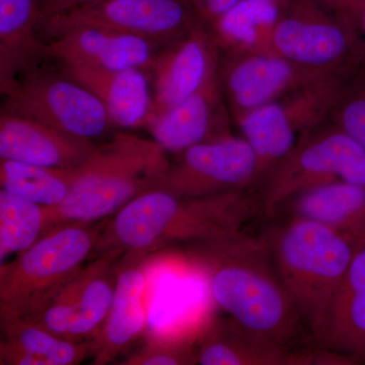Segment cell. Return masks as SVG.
<instances>
[{
  "label": "cell",
  "mask_w": 365,
  "mask_h": 365,
  "mask_svg": "<svg viewBox=\"0 0 365 365\" xmlns=\"http://www.w3.org/2000/svg\"><path fill=\"white\" fill-rule=\"evenodd\" d=\"M259 211L260 196L251 190L202 197L150 190L108 218L93 256L143 261L175 245L227 239L244 232Z\"/></svg>",
  "instance_id": "6da1fadb"
},
{
  "label": "cell",
  "mask_w": 365,
  "mask_h": 365,
  "mask_svg": "<svg viewBox=\"0 0 365 365\" xmlns=\"http://www.w3.org/2000/svg\"><path fill=\"white\" fill-rule=\"evenodd\" d=\"M189 260L207 278L216 304L250 335L289 348L304 328L263 235L190 245Z\"/></svg>",
  "instance_id": "7a4b0ae2"
},
{
  "label": "cell",
  "mask_w": 365,
  "mask_h": 365,
  "mask_svg": "<svg viewBox=\"0 0 365 365\" xmlns=\"http://www.w3.org/2000/svg\"><path fill=\"white\" fill-rule=\"evenodd\" d=\"M262 235L302 326L319 338L356 247L333 228L295 216Z\"/></svg>",
  "instance_id": "3957f363"
},
{
  "label": "cell",
  "mask_w": 365,
  "mask_h": 365,
  "mask_svg": "<svg viewBox=\"0 0 365 365\" xmlns=\"http://www.w3.org/2000/svg\"><path fill=\"white\" fill-rule=\"evenodd\" d=\"M168 153L153 138L117 132L78 168L66 200L48 206L49 232L67 223L107 220L155 189L169 169Z\"/></svg>",
  "instance_id": "277c9868"
},
{
  "label": "cell",
  "mask_w": 365,
  "mask_h": 365,
  "mask_svg": "<svg viewBox=\"0 0 365 365\" xmlns=\"http://www.w3.org/2000/svg\"><path fill=\"white\" fill-rule=\"evenodd\" d=\"M107 220L59 225L13 261L1 264L0 316H26L83 268L95 253Z\"/></svg>",
  "instance_id": "5b68a950"
},
{
  "label": "cell",
  "mask_w": 365,
  "mask_h": 365,
  "mask_svg": "<svg viewBox=\"0 0 365 365\" xmlns=\"http://www.w3.org/2000/svg\"><path fill=\"white\" fill-rule=\"evenodd\" d=\"M269 54L307 71L346 78L365 63V39L350 19L318 0H290L271 29Z\"/></svg>",
  "instance_id": "8992f818"
},
{
  "label": "cell",
  "mask_w": 365,
  "mask_h": 365,
  "mask_svg": "<svg viewBox=\"0 0 365 365\" xmlns=\"http://www.w3.org/2000/svg\"><path fill=\"white\" fill-rule=\"evenodd\" d=\"M334 182L365 186V150L328 119L300 137L262 182V212L273 217L294 197Z\"/></svg>",
  "instance_id": "52a82bcc"
},
{
  "label": "cell",
  "mask_w": 365,
  "mask_h": 365,
  "mask_svg": "<svg viewBox=\"0 0 365 365\" xmlns=\"http://www.w3.org/2000/svg\"><path fill=\"white\" fill-rule=\"evenodd\" d=\"M1 95L2 111L30 118L83 138L93 140L116 128L102 102L64 72L56 74L34 67Z\"/></svg>",
  "instance_id": "ba28073f"
},
{
  "label": "cell",
  "mask_w": 365,
  "mask_h": 365,
  "mask_svg": "<svg viewBox=\"0 0 365 365\" xmlns=\"http://www.w3.org/2000/svg\"><path fill=\"white\" fill-rule=\"evenodd\" d=\"M345 78L332 76L259 108L237 123L258 160L259 188L300 137L330 117Z\"/></svg>",
  "instance_id": "9c48e42d"
},
{
  "label": "cell",
  "mask_w": 365,
  "mask_h": 365,
  "mask_svg": "<svg viewBox=\"0 0 365 365\" xmlns=\"http://www.w3.org/2000/svg\"><path fill=\"white\" fill-rule=\"evenodd\" d=\"M120 260L113 254L91 259L20 318L60 337L90 342L98 335L111 307Z\"/></svg>",
  "instance_id": "30bf717a"
},
{
  "label": "cell",
  "mask_w": 365,
  "mask_h": 365,
  "mask_svg": "<svg viewBox=\"0 0 365 365\" xmlns=\"http://www.w3.org/2000/svg\"><path fill=\"white\" fill-rule=\"evenodd\" d=\"M188 0H103L50 16L40 28L49 39L78 26H95L165 46L198 21Z\"/></svg>",
  "instance_id": "8fae6325"
},
{
  "label": "cell",
  "mask_w": 365,
  "mask_h": 365,
  "mask_svg": "<svg viewBox=\"0 0 365 365\" xmlns=\"http://www.w3.org/2000/svg\"><path fill=\"white\" fill-rule=\"evenodd\" d=\"M177 155L155 189L202 197L259 187L258 160L244 137L232 134Z\"/></svg>",
  "instance_id": "7c38bea8"
},
{
  "label": "cell",
  "mask_w": 365,
  "mask_h": 365,
  "mask_svg": "<svg viewBox=\"0 0 365 365\" xmlns=\"http://www.w3.org/2000/svg\"><path fill=\"white\" fill-rule=\"evenodd\" d=\"M218 76L237 124L259 108L334 76L307 71L276 55L241 52L220 54Z\"/></svg>",
  "instance_id": "4fadbf2b"
},
{
  "label": "cell",
  "mask_w": 365,
  "mask_h": 365,
  "mask_svg": "<svg viewBox=\"0 0 365 365\" xmlns=\"http://www.w3.org/2000/svg\"><path fill=\"white\" fill-rule=\"evenodd\" d=\"M220 58L210 31L200 20L163 46L148 71L153 96L148 124L202 88L218 73Z\"/></svg>",
  "instance_id": "5bb4252c"
},
{
  "label": "cell",
  "mask_w": 365,
  "mask_h": 365,
  "mask_svg": "<svg viewBox=\"0 0 365 365\" xmlns=\"http://www.w3.org/2000/svg\"><path fill=\"white\" fill-rule=\"evenodd\" d=\"M163 46L95 26H78L46 43L47 57L62 66H83L103 71L143 69L150 71Z\"/></svg>",
  "instance_id": "9a60e30c"
},
{
  "label": "cell",
  "mask_w": 365,
  "mask_h": 365,
  "mask_svg": "<svg viewBox=\"0 0 365 365\" xmlns=\"http://www.w3.org/2000/svg\"><path fill=\"white\" fill-rule=\"evenodd\" d=\"M232 123L217 73L191 97L151 121L148 129L168 153L180 155L197 144L232 135Z\"/></svg>",
  "instance_id": "2e32d148"
},
{
  "label": "cell",
  "mask_w": 365,
  "mask_h": 365,
  "mask_svg": "<svg viewBox=\"0 0 365 365\" xmlns=\"http://www.w3.org/2000/svg\"><path fill=\"white\" fill-rule=\"evenodd\" d=\"M98 145L83 138L21 116L0 114V158L57 169H76Z\"/></svg>",
  "instance_id": "e0dca14e"
},
{
  "label": "cell",
  "mask_w": 365,
  "mask_h": 365,
  "mask_svg": "<svg viewBox=\"0 0 365 365\" xmlns=\"http://www.w3.org/2000/svg\"><path fill=\"white\" fill-rule=\"evenodd\" d=\"M143 264V260L119 262L111 307L98 335L90 341L93 364H113L130 349L145 328L146 275Z\"/></svg>",
  "instance_id": "ac0fdd59"
},
{
  "label": "cell",
  "mask_w": 365,
  "mask_h": 365,
  "mask_svg": "<svg viewBox=\"0 0 365 365\" xmlns=\"http://www.w3.org/2000/svg\"><path fill=\"white\" fill-rule=\"evenodd\" d=\"M62 67L66 76L86 86L102 102L116 128L148 127L153 103V86L148 71Z\"/></svg>",
  "instance_id": "d6986e66"
},
{
  "label": "cell",
  "mask_w": 365,
  "mask_h": 365,
  "mask_svg": "<svg viewBox=\"0 0 365 365\" xmlns=\"http://www.w3.org/2000/svg\"><path fill=\"white\" fill-rule=\"evenodd\" d=\"M287 216L333 228L354 246L365 242V186L334 182L294 197L281 207ZM277 213V215H278Z\"/></svg>",
  "instance_id": "ffe728a7"
},
{
  "label": "cell",
  "mask_w": 365,
  "mask_h": 365,
  "mask_svg": "<svg viewBox=\"0 0 365 365\" xmlns=\"http://www.w3.org/2000/svg\"><path fill=\"white\" fill-rule=\"evenodd\" d=\"M1 365H78L91 356L88 341L66 339L20 317L0 316Z\"/></svg>",
  "instance_id": "44dd1931"
},
{
  "label": "cell",
  "mask_w": 365,
  "mask_h": 365,
  "mask_svg": "<svg viewBox=\"0 0 365 365\" xmlns=\"http://www.w3.org/2000/svg\"><path fill=\"white\" fill-rule=\"evenodd\" d=\"M41 0H0V91L47 57L38 37Z\"/></svg>",
  "instance_id": "7402d4cb"
},
{
  "label": "cell",
  "mask_w": 365,
  "mask_h": 365,
  "mask_svg": "<svg viewBox=\"0 0 365 365\" xmlns=\"http://www.w3.org/2000/svg\"><path fill=\"white\" fill-rule=\"evenodd\" d=\"M201 365L309 364L307 352L267 344L250 335L234 319H215L197 344Z\"/></svg>",
  "instance_id": "603a6c76"
},
{
  "label": "cell",
  "mask_w": 365,
  "mask_h": 365,
  "mask_svg": "<svg viewBox=\"0 0 365 365\" xmlns=\"http://www.w3.org/2000/svg\"><path fill=\"white\" fill-rule=\"evenodd\" d=\"M328 350L359 357L365 346V242L355 248L341 282L323 333L318 338Z\"/></svg>",
  "instance_id": "cb8c5ba5"
},
{
  "label": "cell",
  "mask_w": 365,
  "mask_h": 365,
  "mask_svg": "<svg viewBox=\"0 0 365 365\" xmlns=\"http://www.w3.org/2000/svg\"><path fill=\"white\" fill-rule=\"evenodd\" d=\"M285 6L277 0H244L222 14L207 26L220 54H269V34Z\"/></svg>",
  "instance_id": "d4e9b609"
},
{
  "label": "cell",
  "mask_w": 365,
  "mask_h": 365,
  "mask_svg": "<svg viewBox=\"0 0 365 365\" xmlns=\"http://www.w3.org/2000/svg\"><path fill=\"white\" fill-rule=\"evenodd\" d=\"M76 169H57L0 158V186L44 206L66 200L78 178Z\"/></svg>",
  "instance_id": "484cf974"
},
{
  "label": "cell",
  "mask_w": 365,
  "mask_h": 365,
  "mask_svg": "<svg viewBox=\"0 0 365 365\" xmlns=\"http://www.w3.org/2000/svg\"><path fill=\"white\" fill-rule=\"evenodd\" d=\"M48 232V206L0 190V263L26 251Z\"/></svg>",
  "instance_id": "4316f807"
},
{
  "label": "cell",
  "mask_w": 365,
  "mask_h": 365,
  "mask_svg": "<svg viewBox=\"0 0 365 365\" xmlns=\"http://www.w3.org/2000/svg\"><path fill=\"white\" fill-rule=\"evenodd\" d=\"M329 120L365 150V63L343 81Z\"/></svg>",
  "instance_id": "83f0119b"
},
{
  "label": "cell",
  "mask_w": 365,
  "mask_h": 365,
  "mask_svg": "<svg viewBox=\"0 0 365 365\" xmlns=\"http://www.w3.org/2000/svg\"><path fill=\"white\" fill-rule=\"evenodd\" d=\"M122 365L198 364L197 345L185 339H150L128 355Z\"/></svg>",
  "instance_id": "f1b7e54d"
},
{
  "label": "cell",
  "mask_w": 365,
  "mask_h": 365,
  "mask_svg": "<svg viewBox=\"0 0 365 365\" xmlns=\"http://www.w3.org/2000/svg\"><path fill=\"white\" fill-rule=\"evenodd\" d=\"M194 13L206 26L210 25L222 14L227 13L232 7L244 0H188ZM287 6L290 0H277Z\"/></svg>",
  "instance_id": "f546056e"
},
{
  "label": "cell",
  "mask_w": 365,
  "mask_h": 365,
  "mask_svg": "<svg viewBox=\"0 0 365 365\" xmlns=\"http://www.w3.org/2000/svg\"><path fill=\"white\" fill-rule=\"evenodd\" d=\"M100 1L103 0H41V21Z\"/></svg>",
  "instance_id": "4dcf8cb0"
},
{
  "label": "cell",
  "mask_w": 365,
  "mask_h": 365,
  "mask_svg": "<svg viewBox=\"0 0 365 365\" xmlns=\"http://www.w3.org/2000/svg\"><path fill=\"white\" fill-rule=\"evenodd\" d=\"M334 13L352 20L365 9V0H318Z\"/></svg>",
  "instance_id": "1f68e13d"
},
{
  "label": "cell",
  "mask_w": 365,
  "mask_h": 365,
  "mask_svg": "<svg viewBox=\"0 0 365 365\" xmlns=\"http://www.w3.org/2000/svg\"><path fill=\"white\" fill-rule=\"evenodd\" d=\"M353 23L356 26L357 30L361 34L362 37L365 39V9H362L359 14H357L354 18L352 19Z\"/></svg>",
  "instance_id": "d6a6232c"
},
{
  "label": "cell",
  "mask_w": 365,
  "mask_h": 365,
  "mask_svg": "<svg viewBox=\"0 0 365 365\" xmlns=\"http://www.w3.org/2000/svg\"><path fill=\"white\" fill-rule=\"evenodd\" d=\"M361 359L365 360V346L364 348V351H362V353H361Z\"/></svg>",
  "instance_id": "836d02e7"
}]
</instances>
